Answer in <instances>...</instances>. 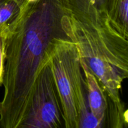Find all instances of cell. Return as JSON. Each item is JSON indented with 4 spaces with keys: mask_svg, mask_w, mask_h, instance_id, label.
I'll return each mask as SVG.
<instances>
[{
    "mask_svg": "<svg viewBox=\"0 0 128 128\" xmlns=\"http://www.w3.org/2000/svg\"><path fill=\"white\" fill-rule=\"evenodd\" d=\"M4 41L5 33H4L0 35V86L2 84L4 64Z\"/></svg>",
    "mask_w": 128,
    "mask_h": 128,
    "instance_id": "9",
    "label": "cell"
},
{
    "mask_svg": "<svg viewBox=\"0 0 128 128\" xmlns=\"http://www.w3.org/2000/svg\"><path fill=\"white\" fill-rule=\"evenodd\" d=\"M86 82L88 106L91 113L97 119L102 128H106L108 112L107 96L96 76L86 66L81 64Z\"/></svg>",
    "mask_w": 128,
    "mask_h": 128,
    "instance_id": "5",
    "label": "cell"
},
{
    "mask_svg": "<svg viewBox=\"0 0 128 128\" xmlns=\"http://www.w3.org/2000/svg\"><path fill=\"white\" fill-rule=\"evenodd\" d=\"M61 0H38L21 8L5 32L0 127L20 128L36 78L56 40L69 38L61 24ZM70 39V38H69Z\"/></svg>",
    "mask_w": 128,
    "mask_h": 128,
    "instance_id": "1",
    "label": "cell"
},
{
    "mask_svg": "<svg viewBox=\"0 0 128 128\" xmlns=\"http://www.w3.org/2000/svg\"><path fill=\"white\" fill-rule=\"evenodd\" d=\"M128 0H113L108 11V16L114 27L128 38Z\"/></svg>",
    "mask_w": 128,
    "mask_h": 128,
    "instance_id": "6",
    "label": "cell"
},
{
    "mask_svg": "<svg viewBox=\"0 0 128 128\" xmlns=\"http://www.w3.org/2000/svg\"><path fill=\"white\" fill-rule=\"evenodd\" d=\"M64 7L68 11H80L90 6H94L99 11L108 14L113 0H61Z\"/></svg>",
    "mask_w": 128,
    "mask_h": 128,
    "instance_id": "8",
    "label": "cell"
},
{
    "mask_svg": "<svg viewBox=\"0 0 128 128\" xmlns=\"http://www.w3.org/2000/svg\"><path fill=\"white\" fill-rule=\"evenodd\" d=\"M64 128L63 112L48 56L36 78L27 114L20 128Z\"/></svg>",
    "mask_w": 128,
    "mask_h": 128,
    "instance_id": "4",
    "label": "cell"
},
{
    "mask_svg": "<svg viewBox=\"0 0 128 128\" xmlns=\"http://www.w3.org/2000/svg\"><path fill=\"white\" fill-rule=\"evenodd\" d=\"M61 101L65 128H102L91 113L78 51L69 38L56 40L48 54Z\"/></svg>",
    "mask_w": 128,
    "mask_h": 128,
    "instance_id": "3",
    "label": "cell"
},
{
    "mask_svg": "<svg viewBox=\"0 0 128 128\" xmlns=\"http://www.w3.org/2000/svg\"><path fill=\"white\" fill-rule=\"evenodd\" d=\"M18 3L20 4V6L21 7L24 6V5L27 4L31 3V2H34L35 1H38V0H15Z\"/></svg>",
    "mask_w": 128,
    "mask_h": 128,
    "instance_id": "10",
    "label": "cell"
},
{
    "mask_svg": "<svg viewBox=\"0 0 128 128\" xmlns=\"http://www.w3.org/2000/svg\"><path fill=\"white\" fill-rule=\"evenodd\" d=\"M20 10L21 6L15 0H0V35L5 33Z\"/></svg>",
    "mask_w": 128,
    "mask_h": 128,
    "instance_id": "7",
    "label": "cell"
},
{
    "mask_svg": "<svg viewBox=\"0 0 128 128\" xmlns=\"http://www.w3.org/2000/svg\"><path fill=\"white\" fill-rule=\"evenodd\" d=\"M61 24L75 44L80 63L94 75L107 96V121L112 128L127 126L128 110L121 100L128 77V41L111 24L108 16L90 6L82 11L65 9Z\"/></svg>",
    "mask_w": 128,
    "mask_h": 128,
    "instance_id": "2",
    "label": "cell"
}]
</instances>
